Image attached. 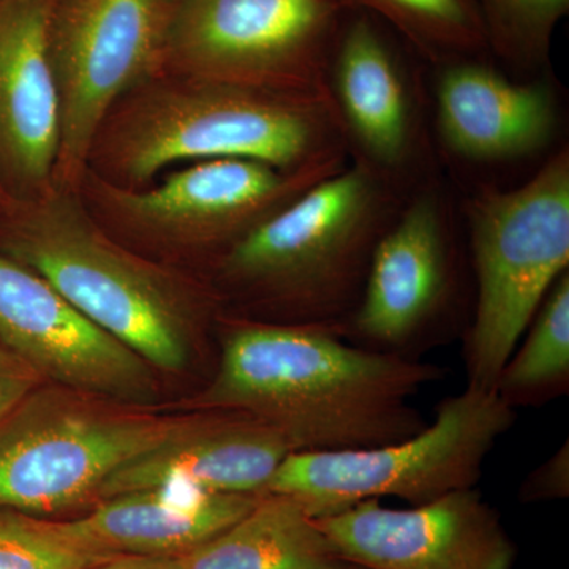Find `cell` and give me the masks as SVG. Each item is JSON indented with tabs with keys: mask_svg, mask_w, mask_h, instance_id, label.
<instances>
[{
	"mask_svg": "<svg viewBox=\"0 0 569 569\" xmlns=\"http://www.w3.org/2000/svg\"><path fill=\"white\" fill-rule=\"evenodd\" d=\"M463 216L477 288L463 335L467 387L496 391L542 299L569 271L568 148L522 186L479 187Z\"/></svg>",
	"mask_w": 569,
	"mask_h": 569,
	"instance_id": "5b68a950",
	"label": "cell"
},
{
	"mask_svg": "<svg viewBox=\"0 0 569 569\" xmlns=\"http://www.w3.org/2000/svg\"><path fill=\"white\" fill-rule=\"evenodd\" d=\"M348 11L340 0H181L167 62L193 80L328 96L326 69Z\"/></svg>",
	"mask_w": 569,
	"mask_h": 569,
	"instance_id": "ba28073f",
	"label": "cell"
},
{
	"mask_svg": "<svg viewBox=\"0 0 569 569\" xmlns=\"http://www.w3.org/2000/svg\"><path fill=\"white\" fill-rule=\"evenodd\" d=\"M432 114L441 152L460 164H503L549 151L561 103L550 78L512 80L481 56L436 67Z\"/></svg>",
	"mask_w": 569,
	"mask_h": 569,
	"instance_id": "9a60e30c",
	"label": "cell"
},
{
	"mask_svg": "<svg viewBox=\"0 0 569 569\" xmlns=\"http://www.w3.org/2000/svg\"><path fill=\"white\" fill-rule=\"evenodd\" d=\"M187 419L41 383L0 421V509L47 519L96 507L118 468Z\"/></svg>",
	"mask_w": 569,
	"mask_h": 569,
	"instance_id": "8992f818",
	"label": "cell"
},
{
	"mask_svg": "<svg viewBox=\"0 0 569 569\" xmlns=\"http://www.w3.org/2000/svg\"><path fill=\"white\" fill-rule=\"evenodd\" d=\"M388 26L432 63L481 56L488 50L475 0H340Z\"/></svg>",
	"mask_w": 569,
	"mask_h": 569,
	"instance_id": "44dd1931",
	"label": "cell"
},
{
	"mask_svg": "<svg viewBox=\"0 0 569 569\" xmlns=\"http://www.w3.org/2000/svg\"><path fill=\"white\" fill-rule=\"evenodd\" d=\"M337 569H362V568L355 567V565H351V563H346V565H343V567H340Z\"/></svg>",
	"mask_w": 569,
	"mask_h": 569,
	"instance_id": "4316f807",
	"label": "cell"
},
{
	"mask_svg": "<svg viewBox=\"0 0 569 569\" xmlns=\"http://www.w3.org/2000/svg\"><path fill=\"white\" fill-rule=\"evenodd\" d=\"M445 373L433 362L355 346L325 326L227 317L211 380L190 407L250 415L279 430L293 452L353 451L425 429L413 397Z\"/></svg>",
	"mask_w": 569,
	"mask_h": 569,
	"instance_id": "6da1fadb",
	"label": "cell"
},
{
	"mask_svg": "<svg viewBox=\"0 0 569 569\" xmlns=\"http://www.w3.org/2000/svg\"><path fill=\"white\" fill-rule=\"evenodd\" d=\"M406 198L350 160L236 242L217 261L220 279L231 293L268 310L264 321L339 332Z\"/></svg>",
	"mask_w": 569,
	"mask_h": 569,
	"instance_id": "3957f363",
	"label": "cell"
},
{
	"mask_svg": "<svg viewBox=\"0 0 569 569\" xmlns=\"http://www.w3.org/2000/svg\"><path fill=\"white\" fill-rule=\"evenodd\" d=\"M59 0H0V187L28 201L54 187L61 104L51 62Z\"/></svg>",
	"mask_w": 569,
	"mask_h": 569,
	"instance_id": "2e32d148",
	"label": "cell"
},
{
	"mask_svg": "<svg viewBox=\"0 0 569 569\" xmlns=\"http://www.w3.org/2000/svg\"><path fill=\"white\" fill-rule=\"evenodd\" d=\"M348 162L284 171L254 160L197 162L152 189L97 179V198L138 233L189 249L216 250L217 261L266 219Z\"/></svg>",
	"mask_w": 569,
	"mask_h": 569,
	"instance_id": "7c38bea8",
	"label": "cell"
},
{
	"mask_svg": "<svg viewBox=\"0 0 569 569\" xmlns=\"http://www.w3.org/2000/svg\"><path fill=\"white\" fill-rule=\"evenodd\" d=\"M325 86L351 162L403 194L437 176L421 84L387 26L348 11Z\"/></svg>",
	"mask_w": 569,
	"mask_h": 569,
	"instance_id": "8fae6325",
	"label": "cell"
},
{
	"mask_svg": "<svg viewBox=\"0 0 569 569\" xmlns=\"http://www.w3.org/2000/svg\"><path fill=\"white\" fill-rule=\"evenodd\" d=\"M516 410L497 391L467 387L438 403L436 418L407 440L353 451L291 452L264 493L296 498L313 516L367 500L410 507L478 485L486 459L515 426Z\"/></svg>",
	"mask_w": 569,
	"mask_h": 569,
	"instance_id": "52a82bcc",
	"label": "cell"
},
{
	"mask_svg": "<svg viewBox=\"0 0 569 569\" xmlns=\"http://www.w3.org/2000/svg\"><path fill=\"white\" fill-rule=\"evenodd\" d=\"M107 126L92 152L122 187L190 160L246 159L284 171L350 162L328 96L186 78L137 93Z\"/></svg>",
	"mask_w": 569,
	"mask_h": 569,
	"instance_id": "7a4b0ae2",
	"label": "cell"
},
{
	"mask_svg": "<svg viewBox=\"0 0 569 569\" xmlns=\"http://www.w3.org/2000/svg\"><path fill=\"white\" fill-rule=\"evenodd\" d=\"M17 204L0 230V254L47 280L153 369L192 365L208 298L112 241L70 190L54 186Z\"/></svg>",
	"mask_w": 569,
	"mask_h": 569,
	"instance_id": "277c9868",
	"label": "cell"
},
{
	"mask_svg": "<svg viewBox=\"0 0 569 569\" xmlns=\"http://www.w3.org/2000/svg\"><path fill=\"white\" fill-rule=\"evenodd\" d=\"M569 497V443L568 440L541 466L523 479L519 488L522 503L563 500Z\"/></svg>",
	"mask_w": 569,
	"mask_h": 569,
	"instance_id": "cb8c5ba5",
	"label": "cell"
},
{
	"mask_svg": "<svg viewBox=\"0 0 569 569\" xmlns=\"http://www.w3.org/2000/svg\"><path fill=\"white\" fill-rule=\"evenodd\" d=\"M107 557L71 542L52 519L0 509V569H82Z\"/></svg>",
	"mask_w": 569,
	"mask_h": 569,
	"instance_id": "603a6c76",
	"label": "cell"
},
{
	"mask_svg": "<svg viewBox=\"0 0 569 569\" xmlns=\"http://www.w3.org/2000/svg\"><path fill=\"white\" fill-rule=\"evenodd\" d=\"M511 408L541 407L569 391V271L542 299L496 385Z\"/></svg>",
	"mask_w": 569,
	"mask_h": 569,
	"instance_id": "ffe728a7",
	"label": "cell"
},
{
	"mask_svg": "<svg viewBox=\"0 0 569 569\" xmlns=\"http://www.w3.org/2000/svg\"><path fill=\"white\" fill-rule=\"evenodd\" d=\"M261 496L187 488L133 490L104 498L82 518L52 523L74 545L103 556L176 559L233 526Z\"/></svg>",
	"mask_w": 569,
	"mask_h": 569,
	"instance_id": "ac0fdd59",
	"label": "cell"
},
{
	"mask_svg": "<svg viewBox=\"0 0 569 569\" xmlns=\"http://www.w3.org/2000/svg\"><path fill=\"white\" fill-rule=\"evenodd\" d=\"M0 346L44 383L141 407L159 392L156 369L82 316L47 280L0 254Z\"/></svg>",
	"mask_w": 569,
	"mask_h": 569,
	"instance_id": "4fadbf2b",
	"label": "cell"
},
{
	"mask_svg": "<svg viewBox=\"0 0 569 569\" xmlns=\"http://www.w3.org/2000/svg\"><path fill=\"white\" fill-rule=\"evenodd\" d=\"M485 26L486 44L511 69L537 71L549 63L556 29L569 0H475Z\"/></svg>",
	"mask_w": 569,
	"mask_h": 569,
	"instance_id": "7402d4cb",
	"label": "cell"
},
{
	"mask_svg": "<svg viewBox=\"0 0 569 569\" xmlns=\"http://www.w3.org/2000/svg\"><path fill=\"white\" fill-rule=\"evenodd\" d=\"M82 569H179L168 557L112 556Z\"/></svg>",
	"mask_w": 569,
	"mask_h": 569,
	"instance_id": "484cf974",
	"label": "cell"
},
{
	"mask_svg": "<svg viewBox=\"0 0 569 569\" xmlns=\"http://www.w3.org/2000/svg\"><path fill=\"white\" fill-rule=\"evenodd\" d=\"M340 559L362 569H515L518 548L475 488L429 503L367 500L316 518Z\"/></svg>",
	"mask_w": 569,
	"mask_h": 569,
	"instance_id": "5bb4252c",
	"label": "cell"
},
{
	"mask_svg": "<svg viewBox=\"0 0 569 569\" xmlns=\"http://www.w3.org/2000/svg\"><path fill=\"white\" fill-rule=\"evenodd\" d=\"M173 0H59L51 62L61 104L54 186L84 176L93 142L112 108L167 62Z\"/></svg>",
	"mask_w": 569,
	"mask_h": 569,
	"instance_id": "30bf717a",
	"label": "cell"
},
{
	"mask_svg": "<svg viewBox=\"0 0 569 569\" xmlns=\"http://www.w3.org/2000/svg\"><path fill=\"white\" fill-rule=\"evenodd\" d=\"M174 560L179 569H337L348 563L317 519L284 493H263L238 522Z\"/></svg>",
	"mask_w": 569,
	"mask_h": 569,
	"instance_id": "d6986e66",
	"label": "cell"
},
{
	"mask_svg": "<svg viewBox=\"0 0 569 569\" xmlns=\"http://www.w3.org/2000/svg\"><path fill=\"white\" fill-rule=\"evenodd\" d=\"M437 176L411 190L381 236L361 299L339 335L378 353L421 359L459 321L462 253Z\"/></svg>",
	"mask_w": 569,
	"mask_h": 569,
	"instance_id": "9c48e42d",
	"label": "cell"
},
{
	"mask_svg": "<svg viewBox=\"0 0 569 569\" xmlns=\"http://www.w3.org/2000/svg\"><path fill=\"white\" fill-rule=\"evenodd\" d=\"M291 452L282 433L260 419L241 411H203L159 447L118 468L104 481L100 501L152 488L261 496Z\"/></svg>",
	"mask_w": 569,
	"mask_h": 569,
	"instance_id": "e0dca14e",
	"label": "cell"
},
{
	"mask_svg": "<svg viewBox=\"0 0 569 569\" xmlns=\"http://www.w3.org/2000/svg\"><path fill=\"white\" fill-rule=\"evenodd\" d=\"M41 383L44 381L28 362L0 346V421Z\"/></svg>",
	"mask_w": 569,
	"mask_h": 569,
	"instance_id": "d4e9b609",
	"label": "cell"
},
{
	"mask_svg": "<svg viewBox=\"0 0 569 569\" xmlns=\"http://www.w3.org/2000/svg\"><path fill=\"white\" fill-rule=\"evenodd\" d=\"M3 200V190L2 187H0V203H2Z\"/></svg>",
	"mask_w": 569,
	"mask_h": 569,
	"instance_id": "83f0119b",
	"label": "cell"
}]
</instances>
